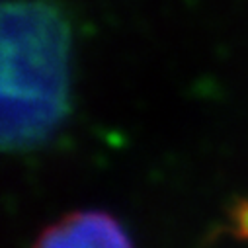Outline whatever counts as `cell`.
I'll return each instance as SVG.
<instances>
[{"label": "cell", "instance_id": "1", "mask_svg": "<svg viewBox=\"0 0 248 248\" xmlns=\"http://www.w3.org/2000/svg\"><path fill=\"white\" fill-rule=\"evenodd\" d=\"M71 109V30L51 0L2 6V149L45 145Z\"/></svg>", "mask_w": 248, "mask_h": 248}, {"label": "cell", "instance_id": "2", "mask_svg": "<svg viewBox=\"0 0 248 248\" xmlns=\"http://www.w3.org/2000/svg\"><path fill=\"white\" fill-rule=\"evenodd\" d=\"M31 248H133L127 231L106 211H73L45 227Z\"/></svg>", "mask_w": 248, "mask_h": 248}, {"label": "cell", "instance_id": "3", "mask_svg": "<svg viewBox=\"0 0 248 248\" xmlns=\"http://www.w3.org/2000/svg\"><path fill=\"white\" fill-rule=\"evenodd\" d=\"M231 229L232 232L242 238V240H248V198L244 200H238L234 203V207L231 209Z\"/></svg>", "mask_w": 248, "mask_h": 248}]
</instances>
